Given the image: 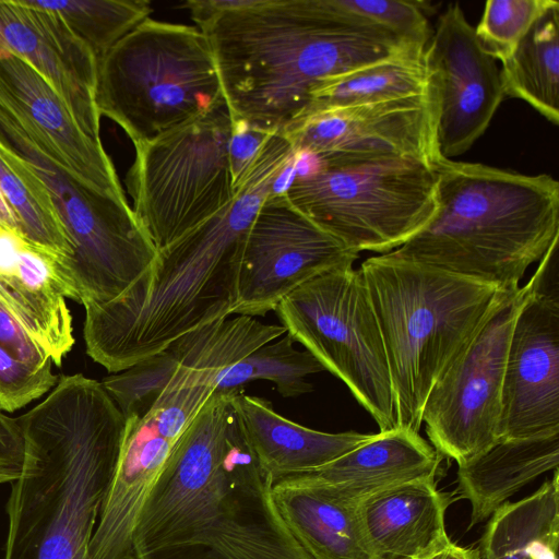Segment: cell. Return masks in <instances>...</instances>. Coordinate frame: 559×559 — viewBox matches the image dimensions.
Segmentation results:
<instances>
[{
    "label": "cell",
    "mask_w": 559,
    "mask_h": 559,
    "mask_svg": "<svg viewBox=\"0 0 559 559\" xmlns=\"http://www.w3.org/2000/svg\"><path fill=\"white\" fill-rule=\"evenodd\" d=\"M425 59L438 96L441 155H462L485 133L503 100L500 70L457 2L439 16Z\"/></svg>",
    "instance_id": "obj_15"
},
{
    "label": "cell",
    "mask_w": 559,
    "mask_h": 559,
    "mask_svg": "<svg viewBox=\"0 0 559 559\" xmlns=\"http://www.w3.org/2000/svg\"><path fill=\"white\" fill-rule=\"evenodd\" d=\"M337 8L384 26L412 47L425 50L431 37L428 2L415 0H332Z\"/></svg>",
    "instance_id": "obj_35"
},
{
    "label": "cell",
    "mask_w": 559,
    "mask_h": 559,
    "mask_svg": "<svg viewBox=\"0 0 559 559\" xmlns=\"http://www.w3.org/2000/svg\"><path fill=\"white\" fill-rule=\"evenodd\" d=\"M0 138L47 188L72 243L71 257L52 258L66 297L84 306L106 305L123 296L150 271L158 253L127 200L76 180L1 95Z\"/></svg>",
    "instance_id": "obj_7"
},
{
    "label": "cell",
    "mask_w": 559,
    "mask_h": 559,
    "mask_svg": "<svg viewBox=\"0 0 559 559\" xmlns=\"http://www.w3.org/2000/svg\"><path fill=\"white\" fill-rule=\"evenodd\" d=\"M296 160L289 141L272 133L223 209L158 250L150 271L123 296L106 305H85L88 356L118 373L182 335L233 314L248 230Z\"/></svg>",
    "instance_id": "obj_2"
},
{
    "label": "cell",
    "mask_w": 559,
    "mask_h": 559,
    "mask_svg": "<svg viewBox=\"0 0 559 559\" xmlns=\"http://www.w3.org/2000/svg\"><path fill=\"white\" fill-rule=\"evenodd\" d=\"M554 0H489L475 34L495 60H508L538 16Z\"/></svg>",
    "instance_id": "obj_34"
},
{
    "label": "cell",
    "mask_w": 559,
    "mask_h": 559,
    "mask_svg": "<svg viewBox=\"0 0 559 559\" xmlns=\"http://www.w3.org/2000/svg\"><path fill=\"white\" fill-rule=\"evenodd\" d=\"M504 96L526 102L551 123H559V2L534 22L512 56L502 62Z\"/></svg>",
    "instance_id": "obj_28"
},
{
    "label": "cell",
    "mask_w": 559,
    "mask_h": 559,
    "mask_svg": "<svg viewBox=\"0 0 559 559\" xmlns=\"http://www.w3.org/2000/svg\"><path fill=\"white\" fill-rule=\"evenodd\" d=\"M231 401L253 453L274 484L323 466L374 436L304 427L277 414L271 402L240 389L235 390Z\"/></svg>",
    "instance_id": "obj_23"
},
{
    "label": "cell",
    "mask_w": 559,
    "mask_h": 559,
    "mask_svg": "<svg viewBox=\"0 0 559 559\" xmlns=\"http://www.w3.org/2000/svg\"><path fill=\"white\" fill-rule=\"evenodd\" d=\"M0 346L9 350L14 357L32 366L41 367L51 361L41 346L10 310L1 296Z\"/></svg>",
    "instance_id": "obj_38"
},
{
    "label": "cell",
    "mask_w": 559,
    "mask_h": 559,
    "mask_svg": "<svg viewBox=\"0 0 559 559\" xmlns=\"http://www.w3.org/2000/svg\"><path fill=\"white\" fill-rule=\"evenodd\" d=\"M454 493L419 479L380 490L357 503L368 546L376 559H417L451 539L445 512Z\"/></svg>",
    "instance_id": "obj_22"
},
{
    "label": "cell",
    "mask_w": 559,
    "mask_h": 559,
    "mask_svg": "<svg viewBox=\"0 0 559 559\" xmlns=\"http://www.w3.org/2000/svg\"><path fill=\"white\" fill-rule=\"evenodd\" d=\"M58 13L69 28L100 59L119 40L150 19L146 0H34Z\"/></svg>",
    "instance_id": "obj_31"
},
{
    "label": "cell",
    "mask_w": 559,
    "mask_h": 559,
    "mask_svg": "<svg viewBox=\"0 0 559 559\" xmlns=\"http://www.w3.org/2000/svg\"><path fill=\"white\" fill-rule=\"evenodd\" d=\"M0 296L51 361L60 366L74 337L52 255L1 226Z\"/></svg>",
    "instance_id": "obj_21"
},
{
    "label": "cell",
    "mask_w": 559,
    "mask_h": 559,
    "mask_svg": "<svg viewBox=\"0 0 559 559\" xmlns=\"http://www.w3.org/2000/svg\"><path fill=\"white\" fill-rule=\"evenodd\" d=\"M0 190L19 221L25 241L56 259L73 254L47 188L1 138Z\"/></svg>",
    "instance_id": "obj_29"
},
{
    "label": "cell",
    "mask_w": 559,
    "mask_h": 559,
    "mask_svg": "<svg viewBox=\"0 0 559 559\" xmlns=\"http://www.w3.org/2000/svg\"><path fill=\"white\" fill-rule=\"evenodd\" d=\"M0 95L36 130L48 150L84 186L127 200L102 141L80 128L48 81L27 61L0 50Z\"/></svg>",
    "instance_id": "obj_18"
},
{
    "label": "cell",
    "mask_w": 559,
    "mask_h": 559,
    "mask_svg": "<svg viewBox=\"0 0 559 559\" xmlns=\"http://www.w3.org/2000/svg\"><path fill=\"white\" fill-rule=\"evenodd\" d=\"M170 347L147 357L102 381L123 417L146 414L179 367Z\"/></svg>",
    "instance_id": "obj_32"
},
{
    "label": "cell",
    "mask_w": 559,
    "mask_h": 559,
    "mask_svg": "<svg viewBox=\"0 0 559 559\" xmlns=\"http://www.w3.org/2000/svg\"><path fill=\"white\" fill-rule=\"evenodd\" d=\"M442 457L419 432L399 427L374 433L323 466L287 478L357 504L399 484L436 479Z\"/></svg>",
    "instance_id": "obj_20"
},
{
    "label": "cell",
    "mask_w": 559,
    "mask_h": 559,
    "mask_svg": "<svg viewBox=\"0 0 559 559\" xmlns=\"http://www.w3.org/2000/svg\"><path fill=\"white\" fill-rule=\"evenodd\" d=\"M431 85L425 51L409 50L320 83L311 92L304 117L324 109L426 95Z\"/></svg>",
    "instance_id": "obj_27"
},
{
    "label": "cell",
    "mask_w": 559,
    "mask_h": 559,
    "mask_svg": "<svg viewBox=\"0 0 559 559\" xmlns=\"http://www.w3.org/2000/svg\"><path fill=\"white\" fill-rule=\"evenodd\" d=\"M282 189L288 202L347 249L388 253L435 216V164L406 157L322 160L304 155Z\"/></svg>",
    "instance_id": "obj_9"
},
{
    "label": "cell",
    "mask_w": 559,
    "mask_h": 559,
    "mask_svg": "<svg viewBox=\"0 0 559 559\" xmlns=\"http://www.w3.org/2000/svg\"><path fill=\"white\" fill-rule=\"evenodd\" d=\"M273 495L286 526L312 559H376L357 504L288 478L274 484Z\"/></svg>",
    "instance_id": "obj_25"
},
{
    "label": "cell",
    "mask_w": 559,
    "mask_h": 559,
    "mask_svg": "<svg viewBox=\"0 0 559 559\" xmlns=\"http://www.w3.org/2000/svg\"><path fill=\"white\" fill-rule=\"evenodd\" d=\"M294 342L286 332L281 338L255 348L217 374L216 390H238L246 382L266 380L273 382L284 397L311 392L312 384L306 377L325 369L308 350L296 349Z\"/></svg>",
    "instance_id": "obj_30"
},
{
    "label": "cell",
    "mask_w": 559,
    "mask_h": 559,
    "mask_svg": "<svg viewBox=\"0 0 559 559\" xmlns=\"http://www.w3.org/2000/svg\"><path fill=\"white\" fill-rule=\"evenodd\" d=\"M51 364L32 366L0 346V409H20L56 385L59 380Z\"/></svg>",
    "instance_id": "obj_36"
},
{
    "label": "cell",
    "mask_w": 559,
    "mask_h": 559,
    "mask_svg": "<svg viewBox=\"0 0 559 559\" xmlns=\"http://www.w3.org/2000/svg\"><path fill=\"white\" fill-rule=\"evenodd\" d=\"M96 105L134 146L225 107L209 39L145 20L97 60Z\"/></svg>",
    "instance_id": "obj_8"
},
{
    "label": "cell",
    "mask_w": 559,
    "mask_h": 559,
    "mask_svg": "<svg viewBox=\"0 0 559 559\" xmlns=\"http://www.w3.org/2000/svg\"><path fill=\"white\" fill-rule=\"evenodd\" d=\"M532 495L506 502L488 519L480 559H558L559 473Z\"/></svg>",
    "instance_id": "obj_26"
},
{
    "label": "cell",
    "mask_w": 559,
    "mask_h": 559,
    "mask_svg": "<svg viewBox=\"0 0 559 559\" xmlns=\"http://www.w3.org/2000/svg\"><path fill=\"white\" fill-rule=\"evenodd\" d=\"M275 310L293 340L347 385L380 432L399 428L384 342L360 267L325 271Z\"/></svg>",
    "instance_id": "obj_10"
},
{
    "label": "cell",
    "mask_w": 559,
    "mask_h": 559,
    "mask_svg": "<svg viewBox=\"0 0 559 559\" xmlns=\"http://www.w3.org/2000/svg\"><path fill=\"white\" fill-rule=\"evenodd\" d=\"M234 392L215 390L173 448L138 516L132 559H312L280 514Z\"/></svg>",
    "instance_id": "obj_1"
},
{
    "label": "cell",
    "mask_w": 559,
    "mask_h": 559,
    "mask_svg": "<svg viewBox=\"0 0 559 559\" xmlns=\"http://www.w3.org/2000/svg\"><path fill=\"white\" fill-rule=\"evenodd\" d=\"M0 50L32 64L90 138L100 141L97 59L62 17L34 0H0Z\"/></svg>",
    "instance_id": "obj_17"
},
{
    "label": "cell",
    "mask_w": 559,
    "mask_h": 559,
    "mask_svg": "<svg viewBox=\"0 0 559 559\" xmlns=\"http://www.w3.org/2000/svg\"><path fill=\"white\" fill-rule=\"evenodd\" d=\"M437 126L432 81L426 95L320 110L282 134L297 155L322 160L406 157L435 164L443 157Z\"/></svg>",
    "instance_id": "obj_14"
},
{
    "label": "cell",
    "mask_w": 559,
    "mask_h": 559,
    "mask_svg": "<svg viewBox=\"0 0 559 559\" xmlns=\"http://www.w3.org/2000/svg\"><path fill=\"white\" fill-rule=\"evenodd\" d=\"M226 106L135 145L127 177L132 211L162 250L209 219L235 195Z\"/></svg>",
    "instance_id": "obj_11"
},
{
    "label": "cell",
    "mask_w": 559,
    "mask_h": 559,
    "mask_svg": "<svg viewBox=\"0 0 559 559\" xmlns=\"http://www.w3.org/2000/svg\"><path fill=\"white\" fill-rule=\"evenodd\" d=\"M417 559H480L478 548L462 547L449 542L439 549Z\"/></svg>",
    "instance_id": "obj_41"
},
{
    "label": "cell",
    "mask_w": 559,
    "mask_h": 559,
    "mask_svg": "<svg viewBox=\"0 0 559 559\" xmlns=\"http://www.w3.org/2000/svg\"><path fill=\"white\" fill-rule=\"evenodd\" d=\"M16 419L24 462L11 483L3 559H90L126 418L102 382L78 373Z\"/></svg>",
    "instance_id": "obj_4"
},
{
    "label": "cell",
    "mask_w": 559,
    "mask_h": 559,
    "mask_svg": "<svg viewBox=\"0 0 559 559\" xmlns=\"http://www.w3.org/2000/svg\"><path fill=\"white\" fill-rule=\"evenodd\" d=\"M559 432L527 439H499L459 465L454 495L469 502L468 528L488 520L509 498L542 474L558 469Z\"/></svg>",
    "instance_id": "obj_24"
},
{
    "label": "cell",
    "mask_w": 559,
    "mask_h": 559,
    "mask_svg": "<svg viewBox=\"0 0 559 559\" xmlns=\"http://www.w3.org/2000/svg\"><path fill=\"white\" fill-rule=\"evenodd\" d=\"M525 289H506L431 386L421 412L431 445L463 465L500 437L507 350Z\"/></svg>",
    "instance_id": "obj_12"
},
{
    "label": "cell",
    "mask_w": 559,
    "mask_h": 559,
    "mask_svg": "<svg viewBox=\"0 0 559 559\" xmlns=\"http://www.w3.org/2000/svg\"><path fill=\"white\" fill-rule=\"evenodd\" d=\"M216 371L179 366L147 412L163 437L177 443L204 403L216 390Z\"/></svg>",
    "instance_id": "obj_33"
},
{
    "label": "cell",
    "mask_w": 559,
    "mask_h": 559,
    "mask_svg": "<svg viewBox=\"0 0 559 559\" xmlns=\"http://www.w3.org/2000/svg\"><path fill=\"white\" fill-rule=\"evenodd\" d=\"M360 270L381 330L399 427L419 432L427 395L506 289L393 251Z\"/></svg>",
    "instance_id": "obj_6"
},
{
    "label": "cell",
    "mask_w": 559,
    "mask_h": 559,
    "mask_svg": "<svg viewBox=\"0 0 559 559\" xmlns=\"http://www.w3.org/2000/svg\"><path fill=\"white\" fill-rule=\"evenodd\" d=\"M524 289L507 350L499 439L559 432V297Z\"/></svg>",
    "instance_id": "obj_16"
},
{
    "label": "cell",
    "mask_w": 559,
    "mask_h": 559,
    "mask_svg": "<svg viewBox=\"0 0 559 559\" xmlns=\"http://www.w3.org/2000/svg\"><path fill=\"white\" fill-rule=\"evenodd\" d=\"M272 133L241 120H231L228 159L233 185L237 189L260 150Z\"/></svg>",
    "instance_id": "obj_37"
},
{
    "label": "cell",
    "mask_w": 559,
    "mask_h": 559,
    "mask_svg": "<svg viewBox=\"0 0 559 559\" xmlns=\"http://www.w3.org/2000/svg\"><path fill=\"white\" fill-rule=\"evenodd\" d=\"M176 443L148 413L126 419L115 471L90 544V559H132V535L144 501Z\"/></svg>",
    "instance_id": "obj_19"
},
{
    "label": "cell",
    "mask_w": 559,
    "mask_h": 559,
    "mask_svg": "<svg viewBox=\"0 0 559 559\" xmlns=\"http://www.w3.org/2000/svg\"><path fill=\"white\" fill-rule=\"evenodd\" d=\"M358 257L295 209L282 190H275L246 236L233 314L265 316L301 284L354 264Z\"/></svg>",
    "instance_id": "obj_13"
},
{
    "label": "cell",
    "mask_w": 559,
    "mask_h": 559,
    "mask_svg": "<svg viewBox=\"0 0 559 559\" xmlns=\"http://www.w3.org/2000/svg\"><path fill=\"white\" fill-rule=\"evenodd\" d=\"M24 462V438L16 418L0 413V484L12 483Z\"/></svg>",
    "instance_id": "obj_39"
},
{
    "label": "cell",
    "mask_w": 559,
    "mask_h": 559,
    "mask_svg": "<svg viewBox=\"0 0 559 559\" xmlns=\"http://www.w3.org/2000/svg\"><path fill=\"white\" fill-rule=\"evenodd\" d=\"M0 226L21 236L20 225L12 209L0 190ZM22 237V236H21Z\"/></svg>",
    "instance_id": "obj_42"
},
{
    "label": "cell",
    "mask_w": 559,
    "mask_h": 559,
    "mask_svg": "<svg viewBox=\"0 0 559 559\" xmlns=\"http://www.w3.org/2000/svg\"><path fill=\"white\" fill-rule=\"evenodd\" d=\"M435 168L438 210L393 252L501 289L520 287L559 238V182L444 157Z\"/></svg>",
    "instance_id": "obj_5"
},
{
    "label": "cell",
    "mask_w": 559,
    "mask_h": 559,
    "mask_svg": "<svg viewBox=\"0 0 559 559\" xmlns=\"http://www.w3.org/2000/svg\"><path fill=\"white\" fill-rule=\"evenodd\" d=\"M199 29L210 41L231 120L283 133L322 82L419 50L332 0H259Z\"/></svg>",
    "instance_id": "obj_3"
},
{
    "label": "cell",
    "mask_w": 559,
    "mask_h": 559,
    "mask_svg": "<svg viewBox=\"0 0 559 559\" xmlns=\"http://www.w3.org/2000/svg\"><path fill=\"white\" fill-rule=\"evenodd\" d=\"M259 0H189L182 7L189 10L198 28L226 12L257 4Z\"/></svg>",
    "instance_id": "obj_40"
}]
</instances>
